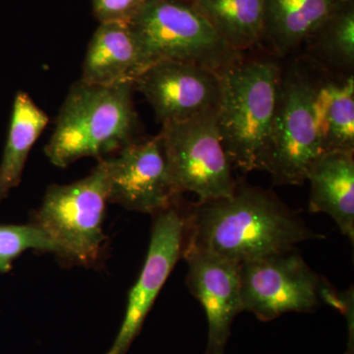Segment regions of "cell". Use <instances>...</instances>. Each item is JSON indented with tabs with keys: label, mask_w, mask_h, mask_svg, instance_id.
Wrapping results in <instances>:
<instances>
[{
	"label": "cell",
	"mask_w": 354,
	"mask_h": 354,
	"mask_svg": "<svg viewBox=\"0 0 354 354\" xmlns=\"http://www.w3.org/2000/svg\"><path fill=\"white\" fill-rule=\"evenodd\" d=\"M185 225V247L239 264L324 239L272 191L239 183L232 196L186 203Z\"/></svg>",
	"instance_id": "cell-1"
},
{
	"label": "cell",
	"mask_w": 354,
	"mask_h": 354,
	"mask_svg": "<svg viewBox=\"0 0 354 354\" xmlns=\"http://www.w3.org/2000/svg\"><path fill=\"white\" fill-rule=\"evenodd\" d=\"M283 65L276 55H242L218 73L216 122L232 167L262 171L278 104Z\"/></svg>",
	"instance_id": "cell-2"
},
{
	"label": "cell",
	"mask_w": 354,
	"mask_h": 354,
	"mask_svg": "<svg viewBox=\"0 0 354 354\" xmlns=\"http://www.w3.org/2000/svg\"><path fill=\"white\" fill-rule=\"evenodd\" d=\"M132 83L99 86L77 81L58 113L44 153L57 167L118 153L141 138Z\"/></svg>",
	"instance_id": "cell-3"
},
{
	"label": "cell",
	"mask_w": 354,
	"mask_h": 354,
	"mask_svg": "<svg viewBox=\"0 0 354 354\" xmlns=\"http://www.w3.org/2000/svg\"><path fill=\"white\" fill-rule=\"evenodd\" d=\"M309 58L283 66L278 104L262 171L274 183L299 185L306 180L314 162L323 153L319 125L321 76Z\"/></svg>",
	"instance_id": "cell-4"
},
{
	"label": "cell",
	"mask_w": 354,
	"mask_h": 354,
	"mask_svg": "<svg viewBox=\"0 0 354 354\" xmlns=\"http://www.w3.org/2000/svg\"><path fill=\"white\" fill-rule=\"evenodd\" d=\"M97 160L85 178L50 185L31 221L53 242L55 255L64 265L95 268L104 260L108 239L102 223L108 180L104 160Z\"/></svg>",
	"instance_id": "cell-5"
},
{
	"label": "cell",
	"mask_w": 354,
	"mask_h": 354,
	"mask_svg": "<svg viewBox=\"0 0 354 354\" xmlns=\"http://www.w3.org/2000/svg\"><path fill=\"white\" fill-rule=\"evenodd\" d=\"M128 23L146 67L174 60L220 72L243 55L232 50L188 0H151Z\"/></svg>",
	"instance_id": "cell-6"
},
{
	"label": "cell",
	"mask_w": 354,
	"mask_h": 354,
	"mask_svg": "<svg viewBox=\"0 0 354 354\" xmlns=\"http://www.w3.org/2000/svg\"><path fill=\"white\" fill-rule=\"evenodd\" d=\"M158 135L176 194L194 193L198 201L232 196L237 181L221 144L216 108L192 120L164 125Z\"/></svg>",
	"instance_id": "cell-7"
},
{
	"label": "cell",
	"mask_w": 354,
	"mask_h": 354,
	"mask_svg": "<svg viewBox=\"0 0 354 354\" xmlns=\"http://www.w3.org/2000/svg\"><path fill=\"white\" fill-rule=\"evenodd\" d=\"M243 311L262 322H270L288 312L309 313L320 304L322 277L291 249L242 263L239 268Z\"/></svg>",
	"instance_id": "cell-8"
},
{
	"label": "cell",
	"mask_w": 354,
	"mask_h": 354,
	"mask_svg": "<svg viewBox=\"0 0 354 354\" xmlns=\"http://www.w3.org/2000/svg\"><path fill=\"white\" fill-rule=\"evenodd\" d=\"M186 203L176 198L167 208L153 215L148 255L138 281L128 295L124 320L106 354H127L141 332L165 281L183 258L185 247Z\"/></svg>",
	"instance_id": "cell-9"
},
{
	"label": "cell",
	"mask_w": 354,
	"mask_h": 354,
	"mask_svg": "<svg viewBox=\"0 0 354 354\" xmlns=\"http://www.w3.org/2000/svg\"><path fill=\"white\" fill-rule=\"evenodd\" d=\"M102 160L109 203L153 216L183 196L172 187L160 135L140 138Z\"/></svg>",
	"instance_id": "cell-10"
},
{
	"label": "cell",
	"mask_w": 354,
	"mask_h": 354,
	"mask_svg": "<svg viewBox=\"0 0 354 354\" xmlns=\"http://www.w3.org/2000/svg\"><path fill=\"white\" fill-rule=\"evenodd\" d=\"M164 125L183 122L215 109L218 73L201 65L164 60L146 67L133 81Z\"/></svg>",
	"instance_id": "cell-11"
},
{
	"label": "cell",
	"mask_w": 354,
	"mask_h": 354,
	"mask_svg": "<svg viewBox=\"0 0 354 354\" xmlns=\"http://www.w3.org/2000/svg\"><path fill=\"white\" fill-rule=\"evenodd\" d=\"M188 264L186 285L204 307L208 320L206 354H225L235 317L243 312L241 264L218 254L184 247Z\"/></svg>",
	"instance_id": "cell-12"
},
{
	"label": "cell",
	"mask_w": 354,
	"mask_h": 354,
	"mask_svg": "<svg viewBox=\"0 0 354 354\" xmlns=\"http://www.w3.org/2000/svg\"><path fill=\"white\" fill-rule=\"evenodd\" d=\"M145 68L129 23H100L88 43L80 80L99 86L133 84Z\"/></svg>",
	"instance_id": "cell-13"
},
{
	"label": "cell",
	"mask_w": 354,
	"mask_h": 354,
	"mask_svg": "<svg viewBox=\"0 0 354 354\" xmlns=\"http://www.w3.org/2000/svg\"><path fill=\"white\" fill-rule=\"evenodd\" d=\"M309 211L329 215L344 236L354 241L353 153H323L307 174Z\"/></svg>",
	"instance_id": "cell-14"
},
{
	"label": "cell",
	"mask_w": 354,
	"mask_h": 354,
	"mask_svg": "<svg viewBox=\"0 0 354 354\" xmlns=\"http://www.w3.org/2000/svg\"><path fill=\"white\" fill-rule=\"evenodd\" d=\"M342 0H264L262 44L286 57L304 46Z\"/></svg>",
	"instance_id": "cell-15"
},
{
	"label": "cell",
	"mask_w": 354,
	"mask_h": 354,
	"mask_svg": "<svg viewBox=\"0 0 354 354\" xmlns=\"http://www.w3.org/2000/svg\"><path fill=\"white\" fill-rule=\"evenodd\" d=\"M48 123V116L29 94L18 91L0 162V204L19 186L29 153Z\"/></svg>",
	"instance_id": "cell-16"
},
{
	"label": "cell",
	"mask_w": 354,
	"mask_h": 354,
	"mask_svg": "<svg viewBox=\"0 0 354 354\" xmlns=\"http://www.w3.org/2000/svg\"><path fill=\"white\" fill-rule=\"evenodd\" d=\"M308 58L335 76H353L354 0H342L304 43Z\"/></svg>",
	"instance_id": "cell-17"
},
{
	"label": "cell",
	"mask_w": 354,
	"mask_h": 354,
	"mask_svg": "<svg viewBox=\"0 0 354 354\" xmlns=\"http://www.w3.org/2000/svg\"><path fill=\"white\" fill-rule=\"evenodd\" d=\"M323 153H354V80L324 72L318 93Z\"/></svg>",
	"instance_id": "cell-18"
},
{
	"label": "cell",
	"mask_w": 354,
	"mask_h": 354,
	"mask_svg": "<svg viewBox=\"0 0 354 354\" xmlns=\"http://www.w3.org/2000/svg\"><path fill=\"white\" fill-rule=\"evenodd\" d=\"M214 30L237 53L262 44L264 0H192Z\"/></svg>",
	"instance_id": "cell-19"
},
{
	"label": "cell",
	"mask_w": 354,
	"mask_h": 354,
	"mask_svg": "<svg viewBox=\"0 0 354 354\" xmlns=\"http://www.w3.org/2000/svg\"><path fill=\"white\" fill-rule=\"evenodd\" d=\"M55 254V245L34 223L0 225V274L12 269L13 262L29 250Z\"/></svg>",
	"instance_id": "cell-20"
},
{
	"label": "cell",
	"mask_w": 354,
	"mask_h": 354,
	"mask_svg": "<svg viewBox=\"0 0 354 354\" xmlns=\"http://www.w3.org/2000/svg\"><path fill=\"white\" fill-rule=\"evenodd\" d=\"M151 0H92L93 13L100 23L130 22Z\"/></svg>",
	"instance_id": "cell-21"
},
{
	"label": "cell",
	"mask_w": 354,
	"mask_h": 354,
	"mask_svg": "<svg viewBox=\"0 0 354 354\" xmlns=\"http://www.w3.org/2000/svg\"><path fill=\"white\" fill-rule=\"evenodd\" d=\"M188 1H192V0H188Z\"/></svg>",
	"instance_id": "cell-22"
}]
</instances>
